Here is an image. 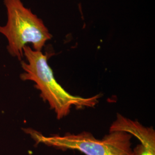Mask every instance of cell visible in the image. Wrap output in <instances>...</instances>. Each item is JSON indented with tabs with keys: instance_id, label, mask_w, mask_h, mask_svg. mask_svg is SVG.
Returning a JSON list of instances; mask_svg holds the SVG:
<instances>
[{
	"instance_id": "cell-4",
	"label": "cell",
	"mask_w": 155,
	"mask_h": 155,
	"mask_svg": "<svg viewBox=\"0 0 155 155\" xmlns=\"http://www.w3.org/2000/svg\"><path fill=\"white\" fill-rule=\"evenodd\" d=\"M124 132L134 136L140 141L133 151L137 155H155V131L153 127H145L141 123L117 114L109 132Z\"/></svg>"
},
{
	"instance_id": "cell-3",
	"label": "cell",
	"mask_w": 155,
	"mask_h": 155,
	"mask_svg": "<svg viewBox=\"0 0 155 155\" xmlns=\"http://www.w3.org/2000/svg\"><path fill=\"white\" fill-rule=\"evenodd\" d=\"M28 132L37 144L41 143L61 150H76L85 155H129L132 148V136L124 132H112L102 139L91 133H66L45 136L35 130Z\"/></svg>"
},
{
	"instance_id": "cell-1",
	"label": "cell",
	"mask_w": 155,
	"mask_h": 155,
	"mask_svg": "<svg viewBox=\"0 0 155 155\" xmlns=\"http://www.w3.org/2000/svg\"><path fill=\"white\" fill-rule=\"evenodd\" d=\"M23 55L27 62L21 63L24 70L20 75L21 79L35 83V87L40 91V97L48 103L58 120L68 116L73 107L77 109L93 107L98 103L101 94L84 98L67 92L54 77L48 63L49 56L47 53L44 54L27 45L23 48Z\"/></svg>"
},
{
	"instance_id": "cell-2",
	"label": "cell",
	"mask_w": 155,
	"mask_h": 155,
	"mask_svg": "<svg viewBox=\"0 0 155 155\" xmlns=\"http://www.w3.org/2000/svg\"><path fill=\"white\" fill-rule=\"evenodd\" d=\"M8 21L0 26V33L8 40L7 49L12 56L21 61L23 48L28 43L35 51H41L52 36L42 20L23 5L21 0H4Z\"/></svg>"
},
{
	"instance_id": "cell-5",
	"label": "cell",
	"mask_w": 155,
	"mask_h": 155,
	"mask_svg": "<svg viewBox=\"0 0 155 155\" xmlns=\"http://www.w3.org/2000/svg\"><path fill=\"white\" fill-rule=\"evenodd\" d=\"M129 155H136V153H134V152H133V151H132V153H130V154H129Z\"/></svg>"
}]
</instances>
